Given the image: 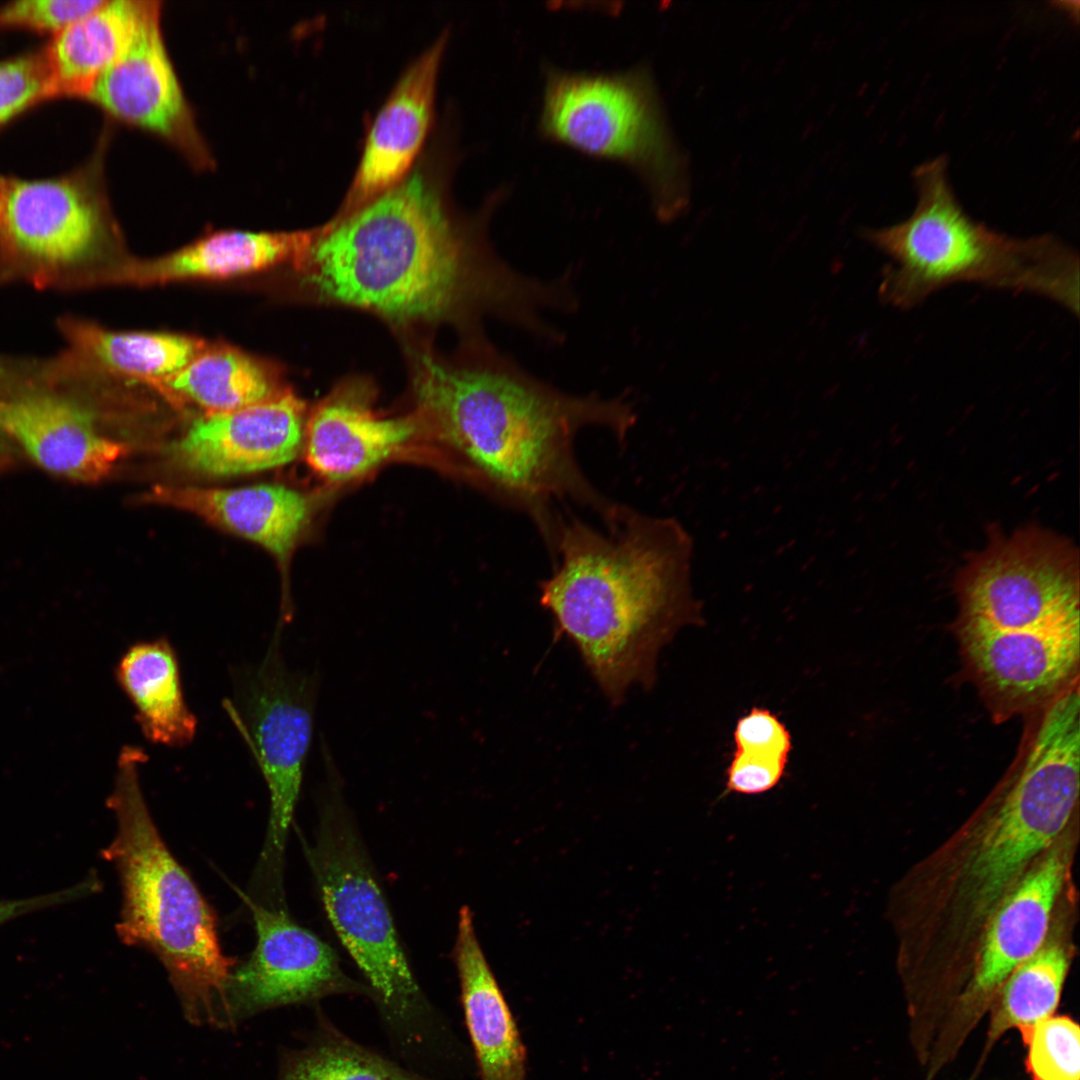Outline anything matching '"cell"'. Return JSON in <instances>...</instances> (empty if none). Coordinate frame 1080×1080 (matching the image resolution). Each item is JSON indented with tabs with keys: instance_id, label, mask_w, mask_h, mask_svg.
Instances as JSON below:
<instances>
[{
	"instance_id": "34",
	"label": "cell",
	"mask_w": 1080,
	"mask_h": 1080,
	"mask_svg": "<svg viewBox=\"0 0 1080 1080\" xmlns=\"http://www.w3.org/2000/svg\"><path fill=\"white\" fill-rule=\"evenodd\" d=\"M96 888H98L97 879L89 877L72 887L48 894L13 900H0V926L22 915L74 901L92 893Z\"/></svg>"
},
{
	"instance_id": "22",
	"label": "cell",
	"mask_w": 1080,
	"mask_h": 1080,
	"mask_svg": "<svg viewBox=\"0 0 1080 1080\" xmlns=\"http://www.w3.org/2000/svg\"><path fill=\"white\" fill-rule=\"evenodd\" d=\"M453 960L480 1080H526V1048L468 906L459 911Z\"/></svg>"
},
{
	"instance_id": "18",
	"label": "cell",
	"mask_w": 1080,
	"mask_h": 1080,
	"mask_svg": "<svg viewBox=\"0 0 1080 1080\" xmlns=\"http://www.w3.org/2000/svg\"><path fill=\"white\" fill-rule=\"evenodd\" d=\"M0 431L46 471L81 482L104 478L126 453L98 430L86 408L48 391L0 397Z\"/></svg>"
},
{
	"instance_id": "11",
	"label": "cell",
	"mask_w": 1080,
	"mask_h": 1080,
	"mask_svg": "<svg viewBox=\"0 0 1080 1080\" xmlns=\"http://www.w3.org/2000/svg\"><path fill=\"white\" fill-rule=\"evenodd\" d=\"M103 217L91 192L72 178L24 180L0 174V285H90Z\"/></svg>"
},
{
	"instance_id": "2",
	"label": "cell",
	"mask_w": 1080,
	"mask_h": 1080,
	"mask_svg": "<svg viewBox=\"0 0 1080 1080\" xmlns=\"http://www.w3.org/2000/svg\"><path fill=\"white\" fill-rule=\"evenodd\" d=\"M467 364L445 366L426 353L415 359L416 414L464 462L469 473L535 523L545 543L570 500L615 527L625 505L601 494L575 456L577 433L608 429L623 441L636 422L631 403L597 393L575 395L488 349Z\"/></svg>"
},
{
	"instance_id": "14",
	"label": "cell",
	"mask_w": 1080,
	"mask_h": 1080,
	"mask_svg": "<svg viewBox=\"0 0 1080 1080\" xmlns=\"http://www.w3.org/2000/svg\"><path fill=\"white\" fill-rule=\"evenodd\" d=\"M968 669L1000 719L1031 714L1078 684L1079 625L1005 630L959 619Z\"/></svg>"
},
{
	"instance_id": "24",
	"label": "cell",
	"mask_w": 1080,
	"mask_h": 1080,
	"mask_svg": "<svg viewBox=\"0 0 1080 1080\" xmlns=\"http://www.w3.org/2000/svg\"><path fill=\"white\" fill-rule=\"evenodd\" d=\"M157 1L104 3L55 35L44 51L49 97L87 96L102 73L125 51Z\"/></svg>"
},
{
	"instance_id": "12",
	"label": "cell",
	"mask_w": 1080,
	"mask_h": 1080,
	"mask_svg": "<svg viewBox=\"0 0 1080 1080\" xmlns=\"http://www.w3.org/2000/svg\"><path fill=\"white\" fill-rule=\"evenodd\" d=\"M1067 861L1063 846L1049 848L993 911L973 974L933 1040L925 1064L928 1078H937L953 1062L1008 976L1043 946Z\"/></svg>"
},
{
	"instance_id": "31",
	"label": "cell",
	"mask_w": 1080,
	"mask_h": 1080,
	"mask_svg": "<svg viewBox=\"0 0 1080 1080\" xmlns=\"http://www.w3.org/2000/svg\"><path fill=\"white\" fill-rule=\"evenodd\" d=\"M104 1L21 0L0 8V26H14L55 35L99 8Z\"/></svg>"
},
{
	"instance_id": "23",
	"label": "cell",
	"mask_w": 1080,
	"mask_h": 1080,
	"mask_svg": "<svg viewBox=\"0 0 1080 1080\" xmlns=\"http://www.w3.org/2000/svg\"><path fill=\"white\" fill-rule=\"evenodd\" d=\"M60 329L68 349L53 364L51 375L89 369L162 381L182 370L206 348L201 339L188 335L112 331L72 318L63 319Z\"/></svg>"
},
{
	"instance_id": "3",
	"label": "cell",
	"mask_w": 1080,
	"mask_h": 1080,
	"mask_svg": "<svg viewBox=\"0 0 1080 1080\" xmlns=\"http://www.w3.org/2000/svg\"><path fill=\"white\" fill-rule=\"evenodd\" d=\"M692 544L676 519L630 507L607 534L558 514L548 546L556 566L540 603L612 704L633 686L651 688L661 649L683 627L703 625Z\"/></svg>"
},
{
	"instance_id": "7",
	"label": "cell",
	"mask_w": 1080,
	"mask_h": 1080,
	"mask_svg": "<svg viewBox=\"0 0 1080 1080\" xmlns=\"http://www.w3.org/2000/svg\"><path fill=\"white\" fill-rule=\"evenodd\" d=\"M1029 715L997 808L966 863L963 891L976 918L993 913L1027 865L1052 846L1077 804L1078 686Z\"/></svg>"
},
{
	"instance_id": "10",
	"label": "cell",
	"mask_w": 1080,
	"mask_h": 1080,
	"mask_svg": "<svg viewBox=\"0 0 1080 1080\" xmlns=\"http://www.w3.org/2000/svg\"><path fill=\"white\" fill-rule=\"evenodd\" d=\"M959 619L1005 630L1079 622V554L1067 539L1027 526L992 531L957 576Z\"/></svg>"
},
{
	"instance_id": "27",
	"label": "cell",
	"mask_w": 1080,
	"mask_h": 1080,
	"mask_svg": "<svg viewBox=\"0 0 1080 1080\" xmlns=\"http://www.w3.org/2000/svg\"><path fill=\"white\" fill-rule=\"evenodd\" d=\"M161 384L208 413L241 409L280 392L269 368L230 347L205 348Z\"/></svg>"
},
{
	"instance_id": "8",
	"label": "cell",
	"mask_w": 1080,
	"mask_h": 1080,
	"mask_svg": "<svg viewBox=\"0 0 1080 1080\" xmlns=\"http://www.w3.org/2000/svg\"><path fill=\"white\" fill-rule=\"evenodd\" d=\"M540 130L584 154L630 167L647 186L659 219L672 220L686 207L685 160L644 68L610 74L548 68Z\"/></svg>"
},
{
	"instance_id": "17",
	"label": "cell",
	"mask_w": 1080,
	"mask_h": 1080,
	"mask_svg": "<svg viewBox=\"0 0 1080 1080\" xmlns=\"http://www.w3.org/2000/svg\"><path fill=\"white\" fill-rule=\"evenodd\" d=\"M447 42L441 35L404 71L379 110L337 218L401 183L427 134L436 78Z\"/></svg>"
},
{
	"instance_id": "25",
	"label": "cell",
	"mask_w": 1080,
	"mask_h": 1080,
	"mask_svg": "<svg viewBox=\"0 0 1080 1080\" xmlns=\"http://www.w3.org/2000/svg\"><path fill=\"white\" fill-rule=\"evenodd\" d=\"M115 676L146 739L176 748L193 741L198 721L185 701L178 656L167 638L131 645Z\"/></svg>"
},
{
	"instance_id": "6",
	"label": "cell",
	"mask_w": 1080,
	"mask_h": 1080,
	"mask_svg": "<svg viewBox=\"0 0 1080 1080\" xmlns=\"http://www.w3.org/2000/svg\"><path fill=\"white\" fill-rule=\"evenodd\" d=\"M324 763L318 831L312 844L302 838L303 850L328 921L366 979L370 997L399 1043L416 1049L424 1041L430 1007L329 753Z\"/></svg>"
},
{
	"instance_id": "16",
	"label": "cell",
	"mask_w": 1080,
	"mask_h": 1080,
	"mask_svg": "<svg viewBox=\"0 0 1080 1080\" xmlns=\"http://www.w3.org/2000/svg\"><path fill=\"white\" fill-rule=\"evenodd\" d=\"M156 2L125 51L102 73L89 98L109 113L205 155L167 54Z\"/></svg>"
},
{
	"instance_id": "20",
	"label": "cell",
	"mask_w": 1080,
	"mask_h": 1080,
	"mask_svg": "<svg viewBox=\"0 0 1080 1080\" xmlns=\"http://www.w3.org/2000/svg\"><path fill=\"white\" fill-rule=\"evenodd\" d=\"M315 231H222L167 255L106 268L98 284L153 285L186 280H217L259 272L284 262L296 267Z\"/></svg>"
},
{
	"instance_id": "1",
	"label": "cell",
	"mask_w": 1080,
	"mask_h": 1080,
	"mask_svg": "<svg viewBox=\"0 0 1080 1080\" xmlns=\"http://www.w3.org/2000/svg\"><path fill=\"white\" fill-rule=\"evenodd\" d=\"M297 269L320 300L398 323L488 313L540 339L543 312L565 300L559 279L527 276L457 231L419 172L315 231Z\"/></svg>"
},
{
	"instance_id": "15",
	"label": "cell",
	"mask_w": 1080,
	"mask_h": 1080,
	"mask_svg": "<svg viewBox=\"0 0 1080 1080\" xmlns=\"http://www.w3.org/2000/svg\"><path fill=\"white\" fill-rule=\"evenodd\" d=\"M305 405L293 392L241 409L208 413L169 448L173 462L193 473L232 476L292 461L304 432Z\"/></svg>"
},
{
	"instance_id": "21",
	"label": "cell",
	"mask_w": 1080,
	"mask_h": 1080,
	"mask_svg": "<svg viewBox=\"0 0 1080 1080\" xmlns=\"http://www.w3.org/2000/svg\"><path fill=\"white\" fill-rule=\"evenodd\" d=\"M173 506L251 540L286 565L306 529L312 502L305 494L277 484L220 489L157 485L145 496Z\"/></svg>"
},
{
	"instance_id": "30",
	"label": "cell",
	"mask_w": 1080,
	"mask_h": 1080,
	"mask_svg": "<svg viewBox=\"0 0 1080 1080\" xmlns=\"http://www.w3.org/2000/svg\"><path fill=\"white\" fill-rule=\"evenodd\" d=\"M45 97H49L45 52L0 63V124Z\"/></svg>"
},
{
	"instance_id": "19",
	"label": "cell",
	"mask_w": 1080,
	"mask_h": 1080,
	"mask_svg": "<svg viewBox=\"0 0 1080 1080\" xmlns=\"http://www.w3.org/2000/svg\"><path fill=\"white\" fill-rule=\"evenodd\" d=\"M362 383H346L313 410L305 428V458L321 478L360 477L400 452L423 430L417 414L386 417Z\"/></svg>"
},
{
	"instance_id": "5",
	"label": "cell",
	"mask_w": 1080,
	"mask_h": 1080,
	"mask_svg": "<svg viewBox=\"0 0 1080 1080\" xmlns=\"http://www.w3.org/2000/svg\"><path fill=\"white\" fill-rule=\"evenodd\" d=\"M138 747L124 746L107 799L117 831L102 857L119 874L122 907L116 931L123 943L145 948L163 964L192 1019L224 1006L235 961L223 953L217 919L193 879L162 839L145 801Z\"/></svg>"
},
{
	"instance_id": "4",
	"label": "cell",
	"mask_w": 1080,
	"mask_h": 1080,
	"mask_svg": "<svg viewBox=\"0 0 1080 1080\" xmlns=\"http://www.w3.org/2000/svg\"><path fill=\"white\" fill-rule=\"evenodd\" d=\"M947 161L914 172L917 204L904 221L865 233L889 257L881 299L908 309L956 283L1028 293L1079 313L1078 253L1049 234L1015 238L973 220L955 198Z\"/></svg>"
},
{
	"instance_id": "28",
	"label": "cell",
	"mask_w": 1080,
	"mask_h": 1080,
	"mask_svg": "<svg viewBox=\"0 0 1080 1080\" xmlns=\"http://www.w3.org/2000/svg\"><path fill=\"white\" fill-rule=\"evenodd\" d=\"M280 1080H432L325 1026L304 1049L287 1057Z\"/></svg>"
},
{
	"instance_id": "32",
	"label": "cell",
	"mask_w": 1080,
	"mask_h": 1080,
	"mask_svg": "<svg viewBox=\"0 0 1080 1080\" xmlns=\"http://www.w3.org/2000/svg\"><path fill=\"white\" fill-rule=\"evenodd\" d=\"M733 742L735 751L766 753L785 760H789L793 749L789 729L764 707H753L738 718Z\"/></svg>"
},
{
	"instance_id": "26",
	"label": "cell",
	"mask_w": 1080,
	"mask_h": 1080,
	"mask_svg": "<svg viewBox=\"0 0 1080 1080\" xmlns=\"http://www.w3.org/2000/svg\"><path fill=\"white\" fill-rule=\"evenodd\" d=\"M1068 957L1061 945L1042 946L1015 968L989 1008V1022L979 1059L967 1080H976L1004 1034L1018 1031L1055 1014L1068 971Z\"/></svg>"
},
{
	"instance_id": "29",
	"label": "cell",
	"mask_w": 1080,
	"mask_h": 1080,
	"mask_svg": "<svg viewBox=\"0 0 1080 1080\" xmlns=\"http://www.w3.org/2000/svg\"><path fill=\"white\" fill-rule=\"evenodd\" d=\"M1031 1080L1080 1079V1028L1067 1015H1052L1019 1030Z\"/></svg>"
},
{
	"instance_id": "33",
	"label": "cell",
	"mask_w": 1080,
	"mask_h": 1080,
	"mask_svg": "<svg viewBox=\"0 0 1080 1080\" xmlns=\"http://www.w3.org/2000/svg\"><path fill=\"white\" fill-rule=\"evenodd\" d=\"M788 760L760 752L733 750L725 773V793L761 795L784 778Z\"/></svg>"
},
{
	"instance_id": "13",
	"label": "cell",
	"mask_w": 1080,
	"mask_h": 1080,
	"mask_svg": "<svg viewBox=\"0 0 1080 1080\" xmlns=\"http://www.w3.org/2000/svg\"><path fill=\"white\" fill-rule=\"evenodd\" d=\"M238 893L251 911L256 943L248 959L230 974L224 1002L229 1017L336 994L370 997L367 985L343 971L332 946L295 922L287 909H274Z\"/></svg>"
},
{
	"instance_id": "9",
	"label": "cell",
	"mask_w": 1080,
	"mask_h": 1080,
	"mask_svg": "<svg viewBox=\"0 0 1080 1080\" xmlns=\"http://www.w3.org/2000/svg\"><path fill=\"white\" fill-rule=\"evenodd\" d=\"M280 623L261 661L239 673L235 702L227 704L267 784L270 813L255 885L284 892L285 850L314 730L318 672L292 670L282 653Z\"/></svg>"
}]
</instances>
